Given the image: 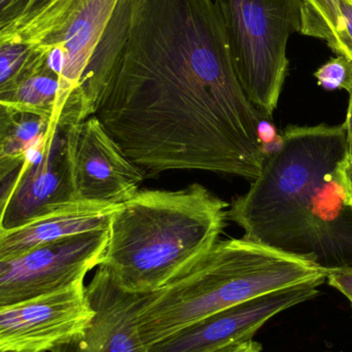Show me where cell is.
<instances>
[{
	"label": "cell",
	"instance_id": "6da1fadb",
	"mask_svg": "<svg viewBox=\"0 0 352 352\" xmlns=\"http://www.w3.org/2000/svg\"><path fill=\"white\" fill-rule=\"evenodd\" d=\"M119 57L94 117L146 173L252 180L264 116L236 76L213 0H129ZM267 119V118H266Z\"/></svg>",
	"mask_w": 352,
	"mask_h": 352
},
{
	"label": "cell",
	"instance_id": "7a4b0ae2",
	"mask_svg": "<svg viewBox=\"0 0 352 352\" xmlns=\"http://www.w3.org/2000/svg\"><path fill=\"white\" fill-rule=\"evenodd\" d=\"M229 205L199 184L138 190L111 217L99 266L127 291L154 293L219 241Z\"/></svg>",
	"mask_w": 352,
	"mask_h": 352
},
{
	"label": "cell",
	"instance_id": "3957f363",
	"mask_svg": "<svg viewBox=\"0 0 352 352\" xmlns=\"http://www.w3.org/2000/svg\"><path fill=\"white\" fill-rule=\"evenodd\" d=\"M327 275L301 256L243 238L219 240L166 285L148 294L138 316L140 340L146 351L215 312Z\"/></svg>",
	"mask_w": 352,
	"mask_h": 352
},
{
	"label": "cell",
	"instance_id": "277c9868",
	"mask_svg": "<svg viewBox=\"0 0 352 352\" xmlns=\"http://www.w3.org/2000/svg\"><path fill=\"white\" fill-rule=\"evenodd\" d=\"M281 135L280 148L229 205L227 219L243 230V239L303 258L308 198L346 158L344 126H289Z\"/></svg>",
	"mask_w": 352,
	"mask_h": 352
},
{
	"label": "cell",
	"instance_id": "5b68a950",
	"mask_svg": "<svg viewBox=\"0 0 352 352\" xmlns=\"http://www.w3.org/2000/svg\"><path fill=\"white\" fill-rule=\"evenodd\" d=\"M238 80L250 102L272 120L289 72L287 41L301 30L299 0H213Z\"/></svg>",
	"mask_w": 352,
	"mask_h": 352
},
{
	"label": "cell",
	"instance_id": "8992f818",
	"mask_svg": "<svg viewBox=\"0 0 352 352\" xmlns=\"http://www.w3.org/2000/svg\"><path fill=\"white\" fill-rule=\"evenodd\" d=\"M109 228L43 244L0 261V308L29 301L84 281L104 256Z\"/></svg>",
	"mask_w": 352,
	"mask_h": 352
},
{
	"label": "cell",
	"instance_id": "52a82bcc",
	"mask_svg": "<svg viewBox=\"0 0 352 352\" xmlns=\"http://www.w3.org/2000/svg\"><path fill=\"white\" fill-rule=\"evenodd\" d=\"M67 142L76 201L119 206L138 194L146 171L124 154L96 117L69 126Z\"/></svg>",
	"mask_w": 352,
	"mask_h": 352
},
{
	"label": "cell",
	"instance_id": "ba28073f",
	"mask_svg": "<svg viewBox=\"0 0 352 352\" xmlns=\"http://www.w3.org/2000/svg\"><path fill=\"white\" fill-rule=\"evenodd\" d=\"M324 281L327 277H320L215 312L158 341L146 352H221L243 344L273 316L318 297Z\"/></svg>",
	"mask_w": 352,
	"mask_h": 352
},
{
	"label": "cell",
	"instance_id": "9c48e42d",
	"mask_svg": "<svg viewBox=\"0 0 352 352\" xmlns=\"http://www.w3.org/2000/svg\"><path fill=\"white\" fill-rule=\"evenodd\" d=\"M84 281L0 308V352H52L82 334L93 316Z\"/></svg>",
	"mask_w": 352,
	"mask_h": 352
},
{
	"label": "cell",
	"instance_id": "30bf717a",
	"mask_svg": "<svg viewBox=\"0 0 352 352\" xmlns=\"http://www.w3.org/2000/svg\"><path fill=\"white\" fill-rule=\"evenodd\" d=\"M69 126L50 122L41 148L28 153V164L8 201L0 230L16 229L78 202L68 154Z\"/></svg>",
	"mask_w": 352,
	"mask_h": 352
},
{
	"label": "cell",
	"instance_id": "8fae6325",
	"mask_svg": "<svg viewBox=\"0 0 352 352\" xmlns=\"http://www.w3.org/2000/svg\"><path fill=\"white\" fill-rule=\"evenodd\" d=\"M93 316L82 334L52 352H146L138 333V316L148 294L123 289L98 266L86 289Z\"/></svg>",
	"mask_w": 352,
	"mask_h": 352
},
{
	"label": "cell",
	"instance_id": "7c38bea8",
	"mask_svg": "<svg viewBox=\"0 0 352 352\" xmlns=\"http://www.w3.org/2000/svg\"><path fill=\"white\" fill-rule=\"evenodd\" d=\"M337 167L314 184L307 205L303 258L327 272L352 268V205L343 194Z\"/></svg>",
	"mask_w": 352,
	"mask_h": 352
},
{
	"label": "cell",
	"instance_id": "4fadbf2b",
	"mask_svg": "<svg viewBox=\"0 0 352 352\" xmlns=\"http://www.w3.org/2000/svg\"><path fill=\"white\" fill-rule=\"evenodd\" d=\"M119 206L76 202L16 229L0 230V261L69 236L107 229Z\"/></svg>",
	"mask_w": 352,
	"mask_h": 352
},
{
	"label": "cell",
	"instance_id": "5bb4252c",
	"mask_svg": "<svg viewBox=\"0 0 352 352\" xmlns=\"http://www.w3.org/2000/svg\"><path fill=\"white\" fill-rule=\"evenodd\" d=\"M59 74L43 61L12 91L0 97V103L18 113H32L52 121L57 109Z\"/></svg>",
	"mask_w": 352,
	"mask_h": 352
},
{
	"label": "cell",
	"instance_id": "9a60e30c",
	"mask_svg": "<svg viewBox=\"0 0 352 352\" xmlns=\"http://www.w3.org/2000/svg\"><path fill=\"white\" fill-rule=\"evenodd\" d=\"M45 47L10 34L0 35V97L12 91L45 57Z\"/></svg>",
	"mask_w": 352,
	"mask_h": 352
},
{
	"label": "cell",
	"instance_id": "2e32d148",
	"mask_svg": "<svg viewBox=\"0 0 352 352\" xmlns=\"http://www.w3.org/2000/svg\"><path fill=\"white\" fill-rule=\"evenodd\" d=\"M301 30L306 36L334 43L342 31L343 20L339 0H299Z\"/></svg>",
	"mask_w": 352,
	"mask_h": 352
},
{
	"label": "cell",
	"instance_id": "e0dca14e",
	"mask_svg": "<svg viewBox=\"0 0 352 352\" xmlns=\"http://www.w3.org/2000/svg\"><path fill=\"white\" fill-rule=\"evenodd\" d=\"M50 120L32 113H19L4 155L27 154L41 148Z\"/></svg>",
	"mask_w": 352,
	"mask_h": 352
},
{
	"label": "cell",
	"instance_id": "ac0fdd59",
	"mask_svg": "<svg viewBox=\"0 0 352 352\" xmlns=\"http://www.w3.org/2000/svg\"><path fill=\"white\" fill-rule=\"evenodd\" d=\"M314 76L318 86L324 90H345L352 93V61L345 56L338 55L320 66Z\"/></svg>",
	"mask_w": 352,
	"mask_h": 352
},
{
	"label": "cell",
	"instance_id": "d6986e66",
	"mask_svg": "<svg viewBox=\"0 0 352 352\" xmlns=\"http://www.w3.org/2000/svg\"><path fill=\"white\" fill-rule=\"evenodd\" d=\"M28 162V153L0 157V229L8 201Z\"/></svg>",
	"mask_w": 352,
	"mask_h": 352
},
{
	"label": "cell",
	"instance_id": "ffe728a7",
	"mask_svg": "<svg viewBox=\"0 0 352 352\" xmlns=\"http://www.w3.org/2000/svg\"><path fill=\"white\" fill-rule=\"evenodd\" d=\"M62 0H30L24 14L14 28L6 34L20 36L30 30L45 14H49Z\"/></svg>",
	"mask_w": 352,
	"mask_h": 352
},
{
	"label": "cell",
	"instance_id": "44dd1931",
	"mask_svg": "<svg viewBox=\"0 0 352 352\" xmlns=\"http://www.w3.org/2000/svg\"><path fill=\"white\" fill-rule=\"evenodd\" d=\"M341 14H342L343 29L334 43L329 47L337 55L345 56L352 61V1L339 0Z\"/></svg>",
	"mask_w": 352,
	"mask_h": 352
},
{
	"label": "cell",
	"instance_id": "7402d4cb",
	"mask_svg": "<svg viewBox=\"0 0 352 352\" xmlns=\"http://www.w3.org/2000/svg\"><path fill=\"white\" fill-rule=\"evenodd\" d=\"M30 0H0V35L10 32L24 14Z\"/></svg>",
	"mask_w": 352,
	"mask_h": 352
},
{
	"label": "cell",
	"instance_id": "603a6c76",
	"mask_svg": "<svg viewBox=\"0 0 352 352\" xmlns=\"http://www.w3.org/2000/svg\"><path fill=\"white\" fill-rule=\"evenodd\" d=\"M19 113L12 107L0 103V157L6 153L10 134L18 120Z\"/></svg>",
	"mask_w": 352,
	"mask_h": 352
},
{
	"label": "cell",
	"instance_id": "cb8c5ba5",
	"mask_svg": "<svg viewBox=\"0 0 352 352\" xmlns=\"http://www.w3.org/2000/svg\"><path fill=\"white\" fill-rule=\"evenodd\" d=\"M327 281L349 300L352 307V268L329 271Z\"/></svg>",
	"mask_w": 352,
	"mask_h": 352
},
{
	"label": "cell",
	"instance_id": "d4e9b609",
	"mask_svg": "<svg viewBox=\"0 0 352 352\" xmlns=\"http://www.w3.org/2000/svg\"><path fill=\"white\" fill-rule=\"evenodd\" d=\"M339 182L347 202L352 205V160L345 158L337 167Z\"/></svg>",
	"mask_w": 352,
	"mask_h": 352
},
{
	"label": "cell",
	"instance_id": "484cf974",
	"mask_svg": "<svg viewBox=\"0 0 352 352\" xmlns=\"http://www.w3.org/2000/svg\"><path fill=\"white\" fill-rule=\"evenodd\" d=\"M343 126H344L345 140H346V159L352 160V93L351 98H349L346 119H345Z\"/></svg>",
	"mask_w": 352,
	"mask_h": 352
},
{
	"label": "cell",
	"instance_id": "4316f807",
	"mask_svg": "<svg viewBox=\"0 0 352 352\" xmlns=\"http://www.w3.org/2000/svg\"><path fill=\"white\" fill-rule=\"evenodd\" d=\"M260 343L256 342V341L250 340L248 342L243 343V344L238 345L236 347H232V349H227V351H223L221 352H250L252 349H256V346H258Z\"/></svg>",
	"mask_w": 352,
	"mask_h": 352
},
{
	"label": "cell",
	"instance_id": "83f0119b",
	"mask_svg": "<svg viewBox=\"0 0 352 352\" xmlns=\"http://www.w3.org/2000/svg\"><path fill=\"white\" fill-rule=\"evenodd\" d=\"M250 352H263L262 345H258V346H256V349H252V351Z\"/></svg>",
	"mask_w": 352,
	"mask_h": 352
},
{
	"label": "cell",
	"instance_id": "f1b7e54d",
	"mask_svg": "<svg viewBox=\"0 0 352 352\" xmlns=\"http://www.w3.org/2000/svg\"><path fill=\"white\" fill-rule=\"evenodd\" d=\"M3 352H14V351H3Z\"/></svg>",
	"mask_w": 352,
	"mask_h": 352
},
{
	"label": "cell",
	"instance_id": "f546056e",
	"mask_svg": "<svg viewBox=\"0 0 352 352\" xmlns=\"http://www.w3.org/2000/svg\"><path fill=\"white\" fill-rule=\"evenodd\" d=\"M351 1H352V0H351Z\"/></svg>",
	"mask_w": 352,
	"mask_h": 352
}]
</instances>
